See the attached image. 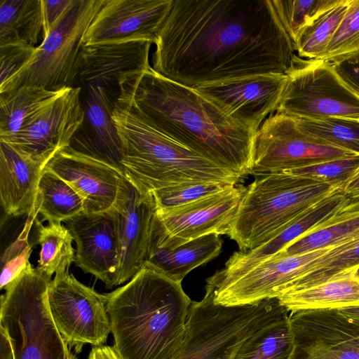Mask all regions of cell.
Returning a JSON list of instances; mask_svg holds the SVG:
<instances>
[{
	"instance_id": "cell-1",
	"label": "cell",
	"mask_w": 359,
	"mask_h": 359,
	"mask_svg": "<svg viewBox=\"0 0 359 359\" xmlns=\"http://www.w3.org/2000/svg\"><path fill=\"white\" fill-rule=\"evenodd\" d=\"M155 45L153 69L194 88L287 74L304 60L273 0H173Z\"/></svg>"
},
{
	"instance_id": "cell-2",
	"label": "cell",
	"mask_w": 359,
	"mask_h": 359,
	"mask_svg": "<svg viewBox=\"0 0 359 359\" xmlns=\"http://www.w3.org/2000/svg\"><path fill=\"white\" fill-rule=\"evenodd\" d=\"M120 95L154 128L201 157L243 177L252 174L256 132L194 88L163 76L151 66L128 77Z\"/></svg>"
},
{
	"instance_id": "cell-3",
	"label": "cell",
	"mask_w": 359,
	"mask_h": 359,
	"mask_svg": "<svg viewBox=\"0 0 359 359\" xmlns=\"http://www.w3.org/2000/svg\"><path fill=\"white\" fill-rule=\"evenodd\" d=\"M106 295L113 347L121 359H170L180 348L192 302L181 282L144 267Z\"/></svg>"
},
{
	"instance_id": "cell-4",
	"label": "cell",
	"mask_w": 359,
	"mask_h": 359,
	"mask_svg": "<svg viewBox=\"0 0 359 359\" xmlns=\"http://www.w3.org/2000/svg\"><path fill=\"white\" fill-rule=\"evenodd\" d=\"M112 118L122 144L124 176L142 194L192 182L238 184L243 178L159 132L122 95Z\"/></svg>"
},
{
	"instance_id": "cell-5",
	"label": "cell",
	"mask_w": 359,
	"mask_h": 359,
	"mask_svg": "<svg viewBox=\"0 0 359 359\" xmlns=\"http://www.w3.org/2000/svg\"><path fill=\"white\" fill-rule=\"evenodd\" d=\"M255 177L245 187L228 234L243 251L273 238L313 205L341 190L283 172Z\"/></svg>"
},
{
	"instance_id": "cell-6",
	"label": "cell",
	"mask_w": 359,
	"mask_h": 359,
	"mask_svg": "<svg viewBox=\"0 0 359 359\" xmlns=\"http://www.w3.org/2000/svg\"><path fill=\"white\" fill-rule=\"evenodd\" d=\"M289 313L278 298L245 305L217 304L206 284L203 298L191 302L182 344L170 359H234L248 338Z\"/></svg>"
},
{
	"instance_id": "cell-7",
	"label": "cell",
	"mask_w": 359,
	"mask_h": 359,
	"mask_svg": "<svg viewBox=\"0 0 359 359\" xmlns=\"http://www.w3.org/2000/svg\"><path fill=\"white\" fill-rule=\"evenodd\" d=\"M51 279L29 262L1 297L0 326L14 359H76L57 330L48 303Z\"/></svg>"
},
{
	"instance_id": "cell-8",
	"label": "cell",
	"mask_w": 359,
	"mask_h": 359,
	"mask_svg": "<svg viewBox=\"0 0 359 359\" xmlns=\"http://www.w3.org/2000/svg\"><path fill=\"white\" fill-rule=\"evenodd\" d=\"M104 2L73 0L36 47L29 62L0 88V93L23 85L52 91L75 87L81 69L83 36Z\"/></svg>"
},
{
	"instance_id": "cell-9",
	"label": "cell",
	"mask_w": 359,
	"mask_h": 359,
	"mask_svg": "<svg viewBox=\"0 0 359 359\" xmlns=\"http://www.w3.org/2000/svg\"><path fill=\"white\" fill-rule=\"evenodd\" d=\"M287 75L276 112L304 118L359 119V96L343 82L330 61L304 59Z\"/></svg>"
},
{
	"instance_id": "cell-10",
	"label": "cell",
	"mask_w": 359,
	"mask_h": 359,
	"mask_svg": "<svg viewBox=\"0 0 359 359\" xmlns=\"http://www.w3.org/2000/svg\"><path fill=\"white\" fill-rule=\"evenodd\" d=\"M107 295L79 282L68 271L56 274L48 290L53 321L67 344L79 353L85 344L103 345L111 332Z\"/></svg>"
},
{
	"instance_id": "cell-11",
	"label": "cell",
	"mask_w": 359,
	"mask_h": 359,
	"mask_svg": "<svg viewBox=\"0 0 359 359\" xmlns=\"http://www.w3.org/2000/svg\"><path fill=\"white\" fill-rule=\"evenodd\" d=\"M245 187L238 184L180 207L156 210L151 242L175 249L196 238L228 235Z\"/></svg>"
},
{
	"instance_id": "cell-12",
	"label": "cell",
	"mask_w": 359,
	"mask_h": 359,
	"mask_svg": "<svg viewBox=\"0 0 359 359\" xmlns=\"http://www.w3.org/2000/svg\"><path fill=\"white\" fill-rule=\"evenodd\" d=\"M352 154L311 138L297 128L292 116L276 112L256 132L251 175L283 172Z\"/></svg>"
},
{
	"instance_id": "cell-13",
	"label": "cell",
	"mask_w": 359,
	"mask_h": 359,
	"mask_svg": "<svg viewBox=\"0 0 359 359\" xmlns=\"http://www.w3.org/2000/svg\"><path fill=\"white\" fill-rule=\"evenodd\" d=\"M81 86L68 88L26 121L11 137L0 140L46 166L60 150L69 146L82 126L84 109Z\"/></svg>"
},
{
	"instance_id": "cell-14",
	"label": "cell",
	"mask_w": 359,
	"mask_h": 359,
	"mask_svg": "<svg viewBox=\"0 0 359 359\" xmlns=\"http://www.w3.org/2000/svg\"><path fill=\"white\" fill-rule=\"evenodd\" d=\"M295 346L290 359H359V320L338 309L290 313Z\"/></svg>"
},
{
	"instance_id": "cell-15",
	"label": "cell",
	"mask_w": 359,
	"mask_h": 359,
	"mask_svg": "<svg viewBox=\"0 0 359 359\" xmlns=\"http://www.w3.org/2000/svg\"><path fill=\"white\" fill-rule=\"evenodd\" d=\"M287 75L266 74L231 79L194 88L226 115L257 132L276 111Z\"/></svg>"
},
{
	"instance_id": "cell-16",
	"label": "cell",
	"mask_w": 359,
	"mask_h": 359,
	"mask_svg": "<svg viewBox=\"0 0 359 359\" xmlns=\"http://www.w3.org/2000/svg\"><path fill=\"white\" fill-rule=\"evenodd\" d=\"M173 0H104L83 46L130 41L156 43Z\"/></svg>"
},
{
	"instance_id": "cell-17",
	"label": "cell",
	"mask_w": 359,
	"mask_h": 359,
	"mask_svg": "<svg viewBox=\"0 0 359 359\" xmlns=\"http://www.w3.org/2000/svg\"><path fill=\"white\" fill-rule=\"evenodd\" d=\"M64 222L76 243L75 264L107 288L116 286L121 242L115 208L98 212L84 211Z\"/></svg>"
},
{
	"instance_id": "cell-18",
	"label": "cell",
	"mask_w": 359,
	"mask_h": 359,
	"mask_svg": "<svg viewBox=\"0 0 359 359\" xmlns=\"http://www.w3.org/2000/svg\"><path fill=\"white\" fill-rule=\"evenodd\" d=\"M114 208L119 220L121 242L119 285L129 281L145 266L156 206L151 194H142L124 177Z\"/></svg>"
},
{
	"instance_id": "cell-19",
	"label": "cell",
	"mask_w": 359,
	"mask_h": 359,
	"mask_svg": "<svg viewBox=\"0 0 359 359\" xmlns=\"http://www.w3.org/2000/svg\"><path fill=\"white\" fill-rule=\"evenodd\" d=\"M45 168L69 184L83 201L86 212L112 209L123 175L116 168L69 147L57 151Z\"/></svg>"
},
{
	"instance_id": "cell-20",
	"label": "cell",
	"mask_w": 359,
	"mask_h": 359,
	"mask_svg": "<svg viewBox=\"0 0 359 359\" xmlns=\"http://www.w3.org/2000/svg\"><path fill=\"white\" fill-rule=\"evenodd\" d=\"M151 44L148 41H130L83 46L78 79L85 86L105 88L117 100L127 79L151 67Z\"/></svg>"
},
{
	"instance_id": "cell-21",
	"label": "cell",
	"mask_w": 359,
	"mask_h": 359,
	"mask_svg": "<svg viewBox=\"0 0 359 359\" xmlns=\"http://www.w3.org/2000/svg\"><path fill=\"white\" fill-rule=\"evenodd\" d=\"M86 86L82 126L88 132L74 135L68 147L116 168L124 176L122 144L112 118L116 100L101 86Z\"/></svg>"
},
{
	"instance_id": "cell-22",
	"label": "cell",
	"mask_w": 359,
	"mask_h": 359,
	"mask_svg": "<svg viewBox=\"0 0 359 359\" xmlns=\"http://www.w3.org/2000/svg\"><path fill=\"white\" fill-rule=\"evenodd\" d=\"M349 201L342 191L332 193L302 213L273 238L254 249L235 252L222 269L241 270L274 256L301 236L325 225L339 214Z\"/></svg>"
},
{
	"instance_id": "cell-23",
	"label": "cell",
	"mask_w": 359,
	"mask_h": 359,
	"mask_svg": "<svg viewBox=\"0 0 359 359\" xmlns=\"http://www.w3.org/2000/svg\"><path fill=\"white\" fill-rule=\"evenodd\" d=\"M45 165L0 141V198L6 214L28 215L34 209Z\"/></svg>"
},
{
	"instance_id": "cell-24",
	"label": "cell",
	"mask_w": 359,
	"mask_h": 359,
	"mask_svg": "<svg viewBox=\"0 0 359 359\" xmlns=\"http://www.w3.org/2000/svg\"><path fill=\"white\" fill-rule=\"evenodd\" d=\"M222 243L217 234L196 238L175 249L161 248L150 242L144 267L182 283L193 269L218 257L222 252Z\"/></svg>"
},
{
	"instance_id": "cell-25",
	"label": "cell",
	"mask_w": 359,
	"mask_h": 359,
	"mask_svg": "<svg viewBox=\"0 0 359 359\" xmlns=\"http://www.w3.org/2000/svg\"><path fill=\"white\" fill-rule=\"evenodd\" d=\"M355 269L319 285L283 293L278 299L289 313L359 306V280L353 276Z\"/></svg>"
},
{
	"instance_id": "cell-26",
	"label": "cell",
	"mask_w": 359,
	"mask_h": 359,
	"mask_svg": "<svg viewBox=\"0 0 359 359\" xmlns=\"http://www.w3.org/2000/svg\"><path fill=\"white\" fill-rule=\"evenodd\" d=\"M66 89L52 91L35 86L23 85L0 93V140L15 134L26 121Z\"/></svg>"
},
{
	"instance_id": "cell-27",
	"label": "cell",
	"mask_w": 359,
	"mask_h": 359,
	"mask_svg": "<svg viewBox=\"0 0 359 359\" xmlns=\"http://www.w3.org/2000/svg\"><path fill=\"white\" fill-rule=\"evenodd\" d=\"M34 209L43 220L61 223L84 212L81 197L65 180L44 169L39 180Z\"/></svg>"
},
{
	"instance_id": "cell-28",
	"label": "cell",
	"mask_w": 359,
	"mask_h": 359,
	"mask_svg": "<svg viewBox=\"0 0 359 359\" xmlns=\"http://www.w3.org/2000/svg\"><path fill=\"white\" fill-rule=\"evenodd\" d=\"M42 31L41 0H0V45L22 41L35 46Z\"/></svg>"
},
{
	"instance_id": "cell-29",
	"label": "cell",
	"mask_w": 359,
	"mask_h": 359,
	"mask_svg": "<svg viewBox=\"0 0 359 359\" xmlns=\"http://www.w3.org/2000/svg\"><path fill=\"white\" fill-rule=\"evenodd\" d=\"M34 224L37 241L41 245L36 270L51 279L55 273L68 271L75 259L72 247L73 237L67 228L61 223H48L43 225L36 217Z\"/></svg>"
},
{
	"instance_id": "cell-30",
	"label": "cell",
	"mask_w": 359,
	"mask_h": 359,
	"mask_svg": "<svg viewBox=\"0 0 359 359\" xmlns=\"http://www.w3.org/2000/svg\"><path fill=\"white\" fill-rule=\"evenodd\" d=\"M289 315L248 338L234 359H290L295 343Z\"/></svg>"
},
{
	"instance_id": "cell-31",
	"label": "cell",
	"mask_w": 359,
	"mask_h": 359,
	"mask_svg": "<svg viewBox=\"0 0 359 359\" xmlns=\"http://www.w3.org/2000/svg\"><path fill=\"white\" fill-rule=\"evenodd\" d=\"M358 265L359 236L333 247L318 259L311 271L287 284L280 294L319 285Z\"/></svg>"
},
{
	"instance_id": "cell-32",
	"label": "cell",
	"mask_w": 359,
	"mask_h": 359,
	"mask_svg": "<svg viewBox=\"0 0 359 359\" xmlns=\"http://www.w3.org/2000/svg\"><path fill=\"white\" fill-rule=\"evenodd\" d=\"M292 117L297 128L311 138L359 155V119L344 117Z\"/></svg>"
},
{
	"instance_id": "cell-33",
	"label": "cell",
	"mask_w": 359,
	"mask_h": 359,
	"mask_svg": "<svg viewBox=\"0 0 359 359\" xmlns=\"http://www.w3.org/2000/svg\"><path fill=\"white\" fill-rule=\"evenodd\" d=\"M348 5V0H339L299 33L294 42L299 57L306 60L320 59L337 32Z\"/></svg>"
},
{
	"instance_id": "cell-34",
	"label": "cell",
	"mask_w": 359,
	"mask_h": 359,
	"mask_svg": "<svg viewBox=\"0 0 359 359\" xmlns=\"http://www.w3.org/2000/svg\"><path fill=\"white\" fill-rule=\"evenodd\" d=\"M339 0H273L277 14L294 42L299 33Z\"/></svg>"
},
{
	"instance_id": "cell-35",
	"label": "cell",
	"mask_w": 359,
	"mask_h": 359,
	"mask_svg": "<svg viewBox=\"0 0 359 359\" xmlns=\"http://www.w3.org/2000/svg\"><path fill=\"white\" fill-rule=\"evenodd\" d=\"M358 168L359 155L352 154L343 158L283 171V172L334 185L343 191L346 183Z\"/></svg>"
},
{
	"instance_id": "cell-36",
	"label": "cell",
	"mask_w": 359,
	"mask_h": 359,
	"mask_svg": "<svg viewBox=\"0 0 359 359\" xmlns=\"http://www.w3.org/2000/svg\"><path fill=\"white\" fill-rule=\"evenodd\" d=\"M231 185L222 182H192L156 190L150 193L156 210H168L195 202L219 193Z\"/></svg>"
},
{
	"instance_id": "cell-37",
	"label": "cell",
	"mask_w": 359,
	"mask_h": 359,
	"mask_svg": "<svg viewBox=\"0 0 359 359\" xmlns=\"http://www.w3.org/2000/svg\"><path fill=\"white\" fill-rule=\"evenodd\" d=\"M38 214L34 209L28 215L18 237L6 249L1 258L0 288L4 289L14 280L29 262L32 245L29 233Z\"/></svg>"
},
{
	"instance_id": "cell-38",
	"label": "cell",
	"mask_w": 359,
	"mask_h": 359,
	"mask_svg": "<svg viewBox=\"0 0 359 359\" xmlns=\"http://www.w3.org/2000/svg\"><path fill=\"white\" fill-rule=\"evenodd\" d=\"M358 50H359V0H348L347 11L320 59L330 62Z\"/></svg>"
},
{
	"instance_id": "cell-39",
	"label": "cell",
	"mask_w": 359,
	"mask_h": 359,
	"mask_svg": "<svg viewBox=\"0 0 359 359\" xmlns=\"http://www.w3.org/2000/svg\"><path fill=\"white\" fill-rule=\"evenodd\" d=\"M36 47L22 41L0 45V88L31 59Z\"/></svg>"
},
{
	"instance_id": "cell-40",
	"label": "cell",
	"mask_w": 359,
	"mask_h": 359,
	"mask_svg": "<svg viewBox=\"0 0 359 359\" xmlns=\"http://www.w3.org/2000/svg\"><path fill=\"white\" fill-rule=\"evenodd\" d=\"M343 82L359 96V50L330 61Z\"/></svg>"
},
{
	"instance_id": "cell-41",
	"label": "cell",
	"mask_w": 359,
	"mask_h": 359,
	"mask_svg": "<svg viewBox=\"0 0 359 359\" xmlns=\"http://www.w3.org/2000/svg\"><path fill=\"white\" fill-rule=\"evenodd\" d=\"M73 0H41L43 15L42 38H45Z\"/></svg>"
},
{
	"instance_id": "cell-42",
	"label": "cell",
	"mask_w": 359,
	"mask_h": 359,
	"mask_svg": "<svg viewBox=\"0 0 359 359\" xmlns=\"http://www.w3.org/2000/svg\"><path fill=\"white\" fill-rule=\"evenodd\" d=\"M88 359H121L114 347L102 345L93 347L88 355Z\"/></svg>"
},
{
	"instance_id": "cell-43",
	"label": "cell",
	"mask_w": 359,
	"mask_h": 359,
	"mask_svg": "<svg viewBox=\"0 0 359 359\" xmlns=\"http://www.w3.org/2000/svg\"><path fill=\"white\" fill-rule=\"evenodd\" d=\"M0 359H14L13 351L7 334L0 326Z\"/></svg>"
},
{
	"instance_id": "cell-44",
	"label": "cell",
	"mask_w": 359,
	"mask_h": 359,
	"mask_svg": "<svg viewBox=\"0 0 359 359\" xmlns=\"http://www.w3.org/2000/svg\"><path fill=\"white\" fill-rule=\"evenodd\" d=\"M343 193L349 198L353 199L359 197V168L346 183Z\"/></svg>"
},
{
	"instance_id": "cell-45",
	"label": "cell",
	"mask_w": 359,
	"mask_h": 359,
	"mask_svg": "<svg viewBox=\"0 0 359 359\" xmlns=\"http://www.w3.org/2000/svg\"><path fill=\"white\" fill-rule=\"evenodd\" d=\"M338 309L346 316L359 320V306H351Z\"/></svg>"
},
{
	"instance_id": "cell-46",
	"label": "cell",
	"mask_w": 359,
	"mask_h": 359,
	"mask_svg": "<svg viewBox=\"0 0 359 359\" xmlns=\"http://www.w3.org/2000/svg\"><path fill=\"white\" fill-rule=\"evenodd\" d=\"M343 212L347 213L359 212V197L351 199L348 204L344 208Z\"/></svg>"
},
{
	"instance_id": "cell-47",
	"label": "cell",
	"mask_w": 359,
	"mask_h": 359,
	"mask_svg": "<svg viewBox=\"0 0 359 359\" xmlns=\"http://www.w3.org/2000/svg\"><path fill=\"white\" fill-rule=\"evenodd\" d=\"M353 276L359 280V265L355 269Z\"/></svg>"
}]
</instances>
